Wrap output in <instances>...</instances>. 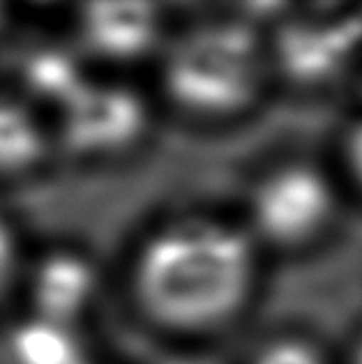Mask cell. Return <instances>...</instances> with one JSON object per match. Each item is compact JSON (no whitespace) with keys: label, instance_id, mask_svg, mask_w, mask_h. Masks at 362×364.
Segmentation results:
<instances>
[{"label":"cell","instance_id":"cell-1","mask_svg":"<svg viewBox=\"0 0 362 364\" xmlns=\"http://www.w3.org/2000/svg\"><path fill=\"white\" fill-rule=\"evenodd\" d=\"M265 261L238 213L176 210L137 237L125 270L127 298L161 337L217 339L250 316Z\"/></svg>","mask_w":362,"mask_h":364},{"label":"cell","instance_id":"cell-2","mask_svg":"<svg viewBox=\"0 0 362 364\" xmlns=\"http://www.w3.org/2000/svg\"><path fill=\"white\" fill-rule=\"evenodd\" d=\"M275 88L268 35L243 12L174 31L155 63V100L201 127L245 120Z\"/></svg>","mask_w":362,"mask_h":364},{"label":"cell","instance_id":"cell-3","mask_svg":"<svg viewBox=\"0 0 362 364\" xmlns=\"http://www.w3.org/2000/svg\"><path fill=\"white\" fill-rule=\"evenodd\" d=\"M346 196L335 166L284 157L250 180L238 217L265 258L304 256L337 233Z\"/></svg>","mask_w":362,"mask_h":364},{"label":"cell","instance_id":"cell-4","mask_svg":"<svg viewBox=\"0 0 362 364\" xmlns=\"http://www.w3.org/2000/svg\"><path fill=\"white\" fill-rule=\"evenodd\" d=\"M275 83L323 92L362 65V5L289 7L268 31Z\"/></svg>","mask_w":362,"mask_h":364},{"label":"cell","instance_id":"cell-5","mask_svg":"<svg viewBox=\"0 0 362 364\" xmlns=\"http://www.w3.org/2000/svg\"><path fill=\"white\" fill-rule=\"evenodd\" d=\"M155 95L127 81H85L60 109V136L72 155L116 161L148 146L157 120Z\"/></svg>","mask_w":362,"mask_h":364},{"label":"cell","instance_id":"cell-6","mask_svg":"<svg viewBox=\"0 0 362 364\" xmlns=\"http://www.w3.org/2000/svg\"><path fill=\"white\" fill-rule=\"evenodd\" d=\"M79 40L92 58L116 67L157 63L171 37L166 9L155 3H88L76 16Z\"/></svg>","mask_w":362,"mask_h":364},{"label":"cell","instance_id":"cell-7","mask_svg":"<svg viewBox=\"0 0 362 364\" xmlns=\"http://www.w3.org/2000/svg\"><path fill=\"white\" fill-rule=\"evenodd\" d=\"M100 291V272L88 258L72 252L46 256L33 279L37 318L70 328L88 314Z\"/></svg>","mask_w":362,"mask_h":364},{"label":"cell","instance_id":"cell-8","mask_svg":"<svg viewBox=\"0 0 362 364\" xmlns=\"http://www.w3.org/2000/svg\"><path fill=\"white\" fill-rule=\"evenodd\" d=\"M44 136L21 107L0 102V173H21L44 155Z\"/></svg>","mask_w":362,"mask_h":364},{"label":"cell","instance_id":"cell-9","mask_svg":"<svg viewBox=\"0 0 362 364\" xmlns=\"http://www.w3.org/2000/svg\"><path fill=\"white\" fill-rule=\"evenodd\" d=\"M243 364H339V358L309 332L277 330L254 343Z\"/></svg>","mask_w":362,"mask_h":364},{"label":"cell","instance_id":"cell-10","mask_svg":"<svg viewBox=\"0 0 362 364\" xmlns=\"http://www.w3.org/2000/svg\"><path fill=\"white\" fill-rule=\"evenodd\" d=\"M26 81L40 97L53 100L63 109L81 85L88 81L79 63L63 51H42L31 58L26 70Z\"/></svg>","mask_w":362,"mask_h":364},{"label":"cell","instance_id":"cell-11","mask_svg":"<svg viewBox=\"0 0 362 364\" xmlns=\"http://www.w3.org/2000/svg\"><path fill=\"white\" fill-rule=\"evenodd\" d=\"M14 353L21 364H81L70 328L40 318L16 332Z\"/></svg>","mask_w":362,"mask_h":364},{"label":"cell","instance_id":"cell-12","mask_svg":"<svg viewBox=\"0 0 362 364\" xmlns=\"http://www.w3.org/2000/svg\"><path fill=\"white\" fill-rule=\"evenodd\" d=\"M335 168L348 194L362 198V113L351 118L339 134Z\"/></svg>","mask_w":362,"mask_h":364},{"label":"cell","instance_id":"cell-13","mask_svg":"<svg viewBox=\"0 0 362 364\" xmlns=\"http://www.w3.org/2000/svg\"><path fill=\"white\" fill-rule=\"evenodd\" d=\"M12 270H14V242L7 226L3 224V219H0V293L5 291L9 277H12Z\"/></svg>","mask_w":362,"mask_h":364},{"label":"cell","instance_id":"cell-14","mask_svg":"<svg viewBox=\"0 0 362 364\" xmlns=\"http://www.w3.org/2000/svg\"><path fill=\"white\" fill-rule=\"evenodd\" d=\"M339 364H362V330L353 334L344 358H339Z\"/></svg>","mask_w":362,"mask_h":364},{"label":"cell","instance_id":"cell-15","mask_svg":"<svg viewBox=\"0 0 362 364\" xmlns=\"http://www.w3.org/2000/svg\"><path fill=\"white\" fill-rule=\"evenodd\" d=\"M0 21H3V7H0Z\"/></svg>","mask_w":362,"mask_h":364}]
</instances>
